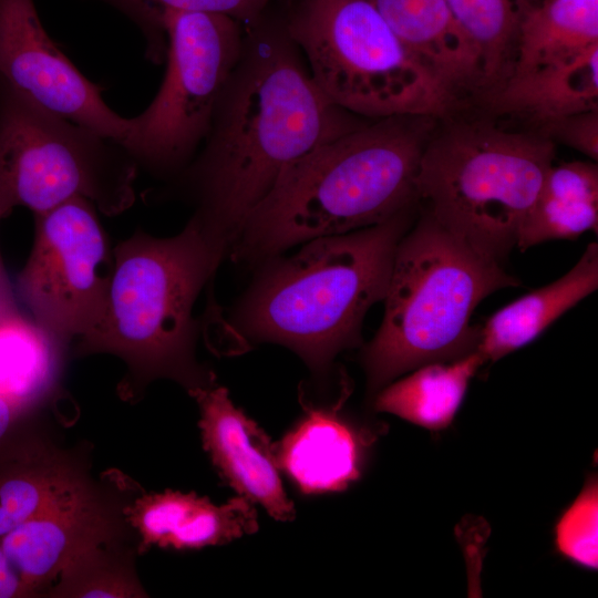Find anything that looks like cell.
I'll list each match as a JSON object with an SVG mask.
<instances>
[{
    "label": "cell",
    "mask_w": 598,
    "mask_h": 598,
    "mask_svg": "<svg viewBox=\"0 0 598 598\" xmlns=\"http://www.w3.org/2000/svg\"><path fill=\"white\" fill-rule=\"evenodd\" d=\"M369 121L320 91L285 23L259 17L246 23L203 147L176 184L196 206L192 218L227 255L291 164Z\"/></svg>",
    "instance_id": "obj_1"
},
{
    "label": "cell",
    "mask_w": 598,
    "mask_h": 598,
    "mask_svg": "<svg viewBox=\"0 0 598 598\" xmlns=\"http://www.w3.org/2000/svg\"><path fill=\"white\" fill-rule=\"evenodd\" d=\"M437 120H371L319 145L283 172L228 254L264 262L297 244L381 224L415 206L421 157Z\"/></svg>",
    "instance_id": "obj_2"
},
{
    "label": "cell",
    "mask_w": 598,
    "mask_h": 598,
    "mask_svg": "<svg viewBox=\"0 0 598 598\" xmlns=\"http://www.w3.org/2000/svg\"><path fill=\"white\" fill-rule=\"evenodd\" d=\"M224 256L193 218L173 237L137 228L113 248L102 315L79 338L75 353L120 358L126 372L117 394L126 402H137L159 379L188 394L215 384L213 371L196 358L200 323L193 308Z\"/></svg>",
    "instance_id": "obj_3"
},
{
    "label": "cell",
    "mask_w": 598,
    "mask_h": 598,
    "mask_svg": "<svg viewBox=\"0 0 598 598\" xmlns=\"http://www.w3.org/2000/svg\"><path fill=\"white\" fill-rule=\"evenodd\" d=\"M415 219L416 205L267 260L234 315L236 327L290 348L324 377L339 352L360 344L363 318L384 299L396 247Z\"/></svg>",
    "instance_id": "obj_4"
},
{
    "label": "cell",
    "mask_w": 598,
    "mask_h": 598,
    "mask_svg": "<svg viewBox=\"0 0 598 598\" xmlns=\"http://www.w3.org/2000/svg\"><path fill=\"white\" fill-rule=\"evenodd\" d=\"M519 280L483 257L422 210L401 238L384 297L382 323L362 352L368 393L405 372L476 351V307Z\"/></svg>",
    "instance_id": "obj_5"
},
{
    "label": "cell",
    "mask_w": 598,
    "mask_h": 598,
    "mask_svg": "<svg viewBox=\"0 0 598 598\" xmlns=\"http://www.w3.org/2000/svg\"><path fill=\"white\" fill-rule=\"evenodd\" d=\"M554 158L555 143L538 132L450 123L434 130L423 151L417 202L455 238L502 264Z\"/></svg>",
    "instance_id": "obj_6"
},
{
    "label": "cell",
    "mask_w": 598,
    "mask_h": 598,
    "mask_svg": "<svg viewBox=\"0 0 598 598\" xmlns=\"http://www.w3.org/2000/svg\"><path fill=\"white\" fill-rule=\"evenodd\" d=\"M283 23L316 85L352 114L445 118L457 101L409 52L371 0H298Z\"/></svg>",
    "instance_id": "obj_7"
},
{
    "label": "cell",
    "mask_w": 598,
    "mask_h": 598,
    "mask_svg": "<svg viewBox=\"0 0 598 598\" xmlns=\"http://www.w3.org/2000/svg\"><path fill=\"white\" fill-rule=\"evenodd\" d=\"M138 164L121 143L39 104L0 76V220L84 197L106 216L135 203Z\"/></svg>",
    "instance_id": "obj_8"
},
{
    "label": "cell",
    "mask_w": 598,
    "mask_h": 598,
    "mask_svg": "<svg viewBox=\"0 0 598 598\" xmlns=\"http://www.w3.org/2000/svg\"><path fill=\"white\" fill-rule=\"evenodd\" d=\"M166 70L148 106L133 120L127 150L138 167L175 177L203 143L241 51V22L225 14L166 10Z\"/></svg>",
    "instance_id": "obj_9"
},
{
    "label": "cell",
    "mask_w": 598,
    "mask_h": 598,
    "mask_svg": "<svg viewBox=\"0 0 598 598\" xmlns=\"http://www.w3.org/2000/svg\"><path fill=\"white\" fill-rule=\"evenodd\" d=\"M95 205L74 197L34 215V239L17 295L42 328L70 343L97 323L113 248Z\"/></svg>",
    "instance_id": "obj_10"
},
{
    "label": "cell",
    "mask_w": 598,
    "mask_h": 598,
    "mask_svg": "<svg viewBox=\"0 0 598 598\" xmlns=\"http://www.w3.org/2000/svg\"><path fill=\"white\" fill-rule=\"evenodd\" d=\"M0 76L45 109L127 148L132 117L104 101L48 34L33 0H0Z\"/></svg>",
    "instance_id": "obj_11"
},
{
    "label": "cell",
    "mask_w": 598,
    "mask_h": 598,
    "mask_svg": "<svg viewBox=\"0 0 598 598\" xmlns=\"http://www.w3.org/2000/svg\"><path fill=\"white\" fill-rule=\"evenodd\" d=\"M140 491L121 472H107L79 493L0 538L13 571L32 592H48L61 570L97 540L130 526L124 506ZM44 595V596H45Z\"/></svg>",
    "instance_id": "obj_12"
},
{
    "label": "cell",
    "mask_w": 598,
    "mask_h": 598,
    "mask_svg": "<svg viewBox=\"0 0 598 598\" xmlns=\"http://www.w3.org/2000/svg\"><path fill=\"white\" fill-rule=\"evenodd\" d=\"M189 395L199 408L203 447L220 478L272 518L292 520L296 511L281 482L276 443L234 405L226 388L215 383Z\"/></svg>",
    "instance_id": "obj_13"
},
{
    "label": "cell",
    "mask_w": 598,
    "mask_h": 598,
    "mask_svg": "<svg viewBox=\"0 0 598 598\" xmlns=\"http://www.w3.org/2000/svg\"><path fill=\"white\" fill-rule=\"evenodd\" d=\"M344 396L329 405L301 400L305 414L276 443L280 470L303 494L342 491L361 476L373 433L342 414Z\"/></svg>",
    "instance_id": "obj_14"
},
{
    "label": "cell",
    "mask_w": 598,
    "mask_h": 598,
    "mask_svg": "<svg viewBox=\"0 0 598 598\" xmlns=\"http://www.w3.org/2000/svg\"><path fill=\"white\" fill-rule=\"evenodd\" d=\"M140 491L124 506L140 555L152 547L187 550L224 545L258 529L254 503L239 495L216 505L194 492Z\"/></svg>",
    "instance_id": "obj_15"
},
{
    "label": "cell",
    "mask_w": 598,
    "mask_h": 598,
    "mask_svg": "<svg viewBox=\"0 0 598 598\" xmlns=\"http://www.w3.org/2000/svg\"><path fill=\"white\" fill-rule=\"evenodd\" d=\"M84 461L30 426L0 460V538L84 488Z\"/></svg>",
    "instance_id": "obj_16"
},
{
    "label": "cell",
    "mask_w": 598,
    "mask_h": 598,
    "mask_svg": "<svg viewBox=\"0 0 598 598\" xmlns=\"http://www.w3.org/2000/svg\"><path fill=\"white\" fill-rule=\"evenodd\" d=\"M409 52L457 100L484 87L478 55L445 0H371Z\"/></svg>",
    "instance_id": "obj_17"
},
{
    "label": "cell",
    "mask_w": 598,
    "mask_h": 598,
    "mask_svg": "<svg viewBox=\"0 0 598 598\" xmlns=\"http://www.w3.org/2000/svg\"><path fill=\"white\" fill-rule=\"evenodd\" d=\"M597 287L598 245L590 243L564 276L494 312L478 328L476 351L484 362H495L527 346Z\"/></svg>",
    "instance_id": "obj_18"
},
{
    "label": "cell",
    "mask_w": 598,
    "mask_h": 598,
    "mask_svg": "<svg viewBox=\"0 0 598 598\" xmlns=\"http://www.w3.org/2000/svg\"><path fill=\"white\" fill-rule=\"evenodd\" d=\"M489 101L495 112L525 116L538 126L598 110V45L567 61L509 74Z\"/></svg>",
    "instance_id": "obj_19"
},
{
    "label": "cell",
    "mask_w": 598,
    "mask_h": 598,
    "mask_svg": "<svg viewBox=\"0 0 598 598\" xmlns=\"http://www.w3.org/2000/svg\"><path fill=\"white\" fill-rule=\"evenodd\" d=\"M68 342L22 312L0 318V396L39 411L59 396Z\"/></svg>",
    "instance_id": "obj_20"
},
{
    "label": "cell",
    "mask_w": 598,
    "mask_h": 598,
    "mask_svg": "<svg viewBox=\"0 0 598 598\" xmlns=\"http://www.w3.org/2000/svg\"><path fill=\"white\" fill-rule=\"evenodd\" d=\"M598 228V165L594 161L554 164L524 219L516 247L524 251L557 239H576Z\"/></svg>",
    "instance_id": "obj_21"
},
{
    "label": "cell",
    "mask_w": 598,
    "mask_h": 598,
    "mask_svg": "<svg viewBox=\"0 0 598 598\" xmlns=\"http://www.w3.org/2000/svg\"><path fill=\"white\" fill-rule=\"evenodd\" d=\"M598 45V0H542L526 6L509 74L570 60Z\"/></svg>",
    "instance_id": "obj_22"
},
{
    "label": "cell",
    "mask_w": 598,
    "mask_h": 598,
    "mask_svg": "<svg viewBox=\"0 0 598 598\" xmlns=\"http://www.w3.org/2000/svg\"><path fill=\"white\" fill-rule=\"evenodd\" d=\"M484 360L477 351L447 362H432L390 382L375 395L373 408L429 430L447 427Z\"/></svg>",
    "instance_id": "obj_23"
},
{
    "label": "cell",
    "mask_w": 598,
    "mask_h": 598,
    "mask_svg": "<svg viewBox=\"0 0 598 598\" xmlns=\"http://www.w3.org/2000/svg\"><path fill=\"white\" fill-rule=\"evenodd\" d=\"M137 538L127 526L74 557L48 590L55 598H144L136 570Z\"/></svg>",
    "instance_id": "obj_24"
},
{
    "label": "cell",
    "mask_w": 598,
    "mask_h": 598,
    "mask_svg": "<svg viewBox=\"0 0 598 598\" xmlns=\"http://www.w3.org/2000/svg\"><path fill=\"white\" fill-rule=\"evenodd\" d=\"M445 1L478 55L484 87L494 91L506 79L505 73H511L508 63L520 18L518 0Z\"/></svg>",
    "instance_id": "obj_25"
},
{
    "label": "cell",
    "mask_w": 598,
    "mask_h": 598,
    "mask_svg": "<svg viewBox=\"0 0 598 598\" xmlns=\"http://www.w3.org/2000/svg\"><path fill=\"white\" fill-rule=\"evenodd\" d=\"M105 3L133 21L145 39V55L162 63L166 54V35L162 17L166 10L225 14L241 23L262 16L271 0H92Z\"/></svg>",
    "instance_id": "obj_26"
},
{
    "label": "cell",
    "mask_w": 598,
    "mask_h": 598,
    "mask_svg": "<svg viewBox=\"0 0 598 598\" xmlns=\"http://www.w3.org/2000/svg\"><path fill=\"white\" fill-rule=\"evenodd\" d=\"M597 526L598 485L591 477L556 524L557 550L582 567L596 569Z\"/></svg>",
    "instance_id": "obj_27"
},
{
    "label": "cell",
    "mask_w": 598,
    "mask_h": 598,
    "mask_svg": "<svg viewBox=\"0 0 598 598\" xmlns=\"http://www.w3.org/2000/svg\"><path fill=\"white\" fill-rule=\"evenodd\" d=\"M538 127V133L551 142L567 145L597 162L598 110L567 115Z\"/></svg>",
    "instance_id": "obj_28"
},
{
    "label": "cell",
    "mask_w": 598,
    "mask_h": 598,
    "mask_svg": "<svg viewBox=\"0 0 598 598\" xmlns=\"http://www.w3.org/2000/svg\"><path fill=\"white\" fill-rule=\"evenodd\" d=\"M38 411L0 396V460L18 443L32 425Z\"/></svg>",
    "instance_id": "obj_29"
},
{
    "label": "cell",
    "mask_w": 598,
    "mask_h": 598,
    "mask_svg": "<svg viewBox=\"0 0 598 598\" xmlns=\"http://www.w3.org/2000/svg\"><path fill=\"white\" fill-rule=\"evenodd\" d=\"M32 592L11 568L0 546V598H30Z\"/></svg>",
    "instance_id": "obj_30"
},
{
    "label": "cell",
    "mask_w": 598,
    "mask_h": 598,
    "mask_svg": "<svg viewBox=\"0 0 598 598\" xmlns=\"http://www.w3.org/2000/svg\"><path fill=\"white\" fill-rule=\"evenodd\" d=\"M21 312L0 252V318Z\"/></svg>",
    "instance_id": "obj_31"
},
{
    "label": "cell",
    "mask_w": 598,
    "mask_h": 598,
    "mask_svg": "<svg viewBox=\"0 0 598 598\" xmlns=\"http://www.w3.org/2000/svg\"><path fill=\"white\" fill-rule=\"evenodd\" d=\"M518 2H519L520 11H522L527 4L533 2V0H518Z\"/></svg>",
    "instance_id": "obj_32"
}]
</instances>
